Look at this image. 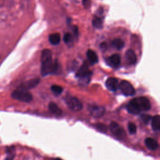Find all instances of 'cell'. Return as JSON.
Segmentation results:
<instances>
[{
  "mask_svg": "<svg viewBox=\"0 0 160 160\" xmlns=\"http://www.w3.org/2000/svg\"><path fill=\"white\" fill-rule=\"evenodd\" d=\"M151 109V103L145 97H138L132 99L127 105L128 112L133 115H138L141 112H147Z\"/></svg>",
  "mask_w": 160,
  "mask_h": 160,
  "instance_id": "cell-1",
  "label": "cell"
},
{
  "mask_svg": "<svg viewBox=\"0 0 160 160\" xmlns=\"http://www.w3.org/2000/svg\"><path fill=\"white\" fill-rule=\"evenodd\" d=\"M41 72L43 76L53 73V61L51 51L48 49L43 50L41 58Z\"/></svg>",
  "mask_w": 160,
  "mask_h": 160,
  "instance_id": "cell-2",
  "label": "cell"
},
{
  "mask_svg": "<svg viewBox=\"0 0 160 160\" xmlns=\"http://www.w3.org/2000/svg\"><path fill=\"white\" fill-rule=\"evenodd\" d=\"M92 74V71L89 69L88 63L87 62H85L76 72V76L81 80L80 85L85 86L89 83Z\"/></svg>",
  "mask_w": 160,
  "mask_h": 160,
  "instance_id": "cell-3",
  "label": "cell"
},
{
  "mask_svg": "<svg viewBox=\"0 0 160 160\" xmlns=\"http://www.w3.org/2000/svg\"><path fill=\"white\" fill-rule=\"evenodd\" d=\"M11 97L15 99L25 103H30L33 98L32 94L28 90L20 88L12 92Z\"/></svg>",
  "mask_w": 160,
  "mask_h": 160,
  "instance_id": "cell-4",
  "label": "cell"
},
{
  "mask_svg": "<svg viewBox=\"0 0 160 160\" xmlns=\"http://www.w3.org/2000/svg\"><path fill=\"white\" fill-rule=\"evenodd\" d=\"M112 134L118 139L123 140L126 137V132L124 129L117 123L112 122L110 126Z\"/></svg>",
  "mask_w": 160,
  "mask_h": 160,
  "instance_id": "cell-5",
  "label": "cell"
},
{
  "mask_svg": "<svg viewBox=\"0 0 160 160\" xmlns=\"http://www.w3.org/2000/svg\"><path fill=\"white\" fill-rule=\"evenodd\" d=\"M65 101L69 108L73 111H80L83 108L82 103L76 97L68 96L66 98Z\"/></svg>",
  "mask_w": 160,
  "mask_h": 160,
  "instance_id": "cell-6",
  "label": "cell"
},
{
  "mask_svg": "<svg viewBox=\"0 0 160 160\" xmlns=\"http://www.w3.org/2000/svg\"><path fill=\"white\" fill-rule=\"evenodd\" d=\"M122 93L126 96H131L135 94V90L133 85L128 81L123 80L119 85Z\"/></svg>",
  "mask_w": 160,
  "mask_h": 160,
  "instance_id": "cell-7",
  "label": "cell"
},
{
  "mask_svg": "<svg viewBox=\"0 0 160 160\" xmlns=\"http://www.w3.org/2000/svg\"><path fill=\"white\" fill-rule=\"evenodd\" d=\"M40 80L39 78H33L22 83L18 87L20 89L28 90L35 88L39 83Z\"/></svg>",
  "mask_w": 160,
  "mask_h": 160,
  "instance_id": "cell-8",
  "label": "cell"
},
{
  "mask_svg": "<svg viewBox=\"0 0 160 160\" xmlns=\"http://www.w3.org/2000/svg\"><path fill=\"white\" fill-rule=\"evenodd\" d=\"M89 111L91 115L95 118H100L105 113V109L104 107L97 105L90 106L89 108Z\"/></svg>",
  "mask_w": 160,
  "mask_h": 160,
  "instance_id": "cell-9",
  "label": "cell"
},
{
  "mask_svg": "<svg viewBox=\"0 0 160 160\" xmlns=\"http://www.w3.org/2000/svg\"><path fill=\"white\" fill-rule=\"evenodd\" d=\"M105 85L109 90L112 91H117L118 88V81L115 78H108L106 81Z\"/></svg>",
  "mask_w": 160,
  "mask_h": 160,
  "instance_id": "cell-10",
  "label": "cell"
},
{
  "mask_svg": "<svg viewBox=\"0 0 160 160\" xmlns=\"http://www.w3.org/2000/svg\"><path fill=\"white\" fill-rule=\"evenodd\" d=\"M88 60L91 65H94L97 63L98 62V57L96 54V53L94 52L93 50L89 49L86 53Z\"/></svg>",
  "mask_w": 160,
  "mask_h": 160,
  "instance_id": "cell-11",
  "label": "cell"
},
{
  "mask_svg": "<svg viewBox=\"0 0 160 160\" xmlns=\"http://www.w3.org/2000/svg\"><path fill=\"white\" fill-rule=\"evenodd\" d=\"M125 57H126V60L130 64L135 65L136 63L137 57H136V55L133 50H132V49L128 50L126 53Z\"/></svg>",
  "mask_w": 160,
  "mask_h": 160,
  "instance_id": "cell-12",
  "label": "cell"
},
{
  "mask_svg": "<svg viewBox=\"0 0 160 160\" xmlns=\"http://www.w3.org/2000/svg\"><path fill=\"white\" fill-rule=\"evenodd\" d=\"M48 108H49V110L53 115H55L56 116H61L62 115V110L58 107V105L55 103L51 102L49 104Z\"/></svg>",
  "mask_w": 160,
  "mask_h": 160,
  "instance_id": "cell-13",
  "label": "cell"
},
{
  "mask_svg": "<svg viewBox=\"0 0 160 160\" xmlns=\"http://www.w3.org/2000/svg\"><path fill=\"white\" fill-rule=\"evenodd\" d=\"M145 144L147 148L152 151H154L158 148V143L157 141L151 138H147L145 139Z\"/></svg>",
  "mask_w": 160,
  "mask_h": 160,
  "instance_id": "cell-14",
  "label": "cell"
},
{
  "mask_svg": "<svg viewBox=\"0 0 160 160\" xmlns=\"http://www.w3.org/2000/svg\"><path fill=\"white\" fill-rule=\"evenodd\" d=\"M109 60L111 65L115 68L119 67L121 64V58L118 54H114L112 55L110 57Z\"/></svg>",
  "mask_w": 160,
  "mask_h": 160,
  "instance_id": "cell-15",
  "label": "cell"
},
{
  "mask_svg": "<svg viewBox=\"0 0 160 160\" xmlns=\"http://www.w3.org/2000/svg\"><path fill=\"white\" fill-rule=\"evenodd\" d=\"M151 128L153 131H157L160 129V117L156 115L151 118Z\"/></svg>",
  "mask_w": 160,
  "mask_h": 160,
  "instance_id": "cell-16",
  "label": "cell"
},
{
  "mask_svg": "<svg viewBox=\"0 0 160 160\" xmlns=\"http://www.w3.org/2000/svg\"><path fill=\"white\" fill-rule=\"evenodd\" d=\"M49 41L51 44L53 45H57L60 43L61 36L59 33H53L49 35Z\"/></svg>",
  "mask_w": 160,
  "mask_h": 160,
  "instance_id": "cell-17",
  "label": "cell"
},
{
  "mask_svg": "<svg viewBox=\"0 0 160 160\" xmlns=\"http://www.w3.org/2000/svg\"><path fill=\"white\" fill-rule=\"evenodd\" d=\"M7 157L5 160H13L15 156V147L14 146H9L6 150Z\"/></svg>",
  "mask_w": 160,
  "mask_h": 160,
  "instance_id": "cell-18",
  "label": "cell"
},
{
  "mask_svg": "<svg viewBox=\"0 0 160 160\" xmlns=\"http://www.w3.org/2000/svg\"><path fill=\"white\" fill-rule=\"evenodd\" d=\"M112 46L113 48L118 50H120L125 46V42L119 38L115 39L112 42Z\"/></svg>",
  "mask_w": 160,
  "mask_h": 160,
  "instance_id": "cell-19",
  "label": "cell"
},
{
  "mask_svg": "<svg viewBox=\"0 0 160 160\" xmlns=\"http://www.w3.org/2000/svg\"><path fill=\"white\" fill-rule=\"evenodd\" d=\"M92 24L94 28L96 29H101L103 28V20L99 17H96L93 19Z\"/></svg>",
  "mask_w": 160,
  "mask_h": 160,
  "instance_id": "cell-20",
  "label": "cell"
},
{
  "mask_svg": "<svg viewBox=\"0 0 160 160\" xmlns=\"http://www.w3.org/2000/svg\"><path fill=\"white\" fill-rule=\"evenodd\" d=\"M51 91L53 92V93L56 95L61 94L63 91V89L62 86H60L59 85H53L51 87Z\"/></svg>",
  "mask_w": 160,
  "mask_h": 160,
  "instance_id": "cell-21",
  "label": "cell"
},
{
  "mask_svg": "<svg viewBox=\"0 0 160 160\" xmlns=\"http://www.w3.org/2000/svg\"><path fill=\"white\" fill-rule=\"evenodd\" d=\"M128 128V131L130 134L135 135L136 133L137 127H136V125L135 124H134L133 123H129Z\"/></svg>",
  "mask_w": 160,
  "mask_h": 160,
  "instance_id": "cell-22",
  "label": "cell"
},
{
  "mask_svg": "<svg viewBox=\"0 0 160 160\" xmlns=\"http://www.w3.org/2000/svg\"><path fill=\"white\" fill-rule=\"evenodd\" d=\"M95 127L96 128V129L102 132V133H106L108 131V128L106 127V125H104V124L102 123H97L95 125Z\"/></svg>",
  "mask_w": 160,
  "mask_h": 160,
  "instance_id": "cell-23",
  "label": "cell"
},
{
  "mask_svg": "<svg viewBox=\"0 0 160 160\" xmlns=\"http://www.w3.org/2000/svg\"><path fill=\"white\" fill-rule=\"evenodd\" d=\"M72 39H73V38L70 33H66L63 36V41L65 43H70V42L72 41Z\"/></svg>",
  "mask_w": 160,
  "mask_h": 160,
  "instance_id": "cell-24",
  "label": "cell"
},
{
  "mask_svg": "<svg viewBox=\"0 0 160 160\" xmlns=\"http://www.w3.org/2000/svg\"><path fill=\"white\" fill-rule=\"evenodd\" d=\"M141 118L144 121V123H148L150 121V120H151V117L148 115H143L141 117Z\"/></svg>",
  "mask_w": 160,
  "mask_h": 160,
  "instance_id": "cell-25",
  "label": "cell"
},
{
  "mask_svg": "<svg viewBox=\"0 0 160 160\" xmlns=\"http://www.w3.org/2000/svg\"><path fill=\"white\" fill-rule=\"evenodd\" d=\"M90 1L89 0H83V5L84 6V7H85L86 8H88L90 6Z\"/></svg>",
  "mask_w": 160,
  "mask_h": 160,
  "instance_id": "cell-26",
  "label": "cell"
},
{
  "mask_svg": "<svg viewBox=\"0 0 160 160\" xmlns=\"http://www.w3.org/2000/svg\"><path fill=\"white\" fill-rule=\"evenodd\" d=\"M73 32H74V34L76 36H78V28L77 26H75L73 28Z\"/></svg>",
  "mask_w": 160,
  "mask_h": 160,
  "instance_id": "cell-27",
  "label": "cell"
},
{
  "mask_svg": "<svg viewBox=\"0 0 160 160\" xmlns=\"http://www.w3.org/2000/svg\"><path fill=\"white\" fill-rule=\"evenodd\" d=\"M106 43H103L102 44H101V45H100V47L101 48H106Z\"/></svg>",
  "mask_w": 160,
  "mask_h": 160,
  "instance_id": "cell-28",
  "label": "cell"
},
{
  "mask_svg": "<svg viewBox=\"0 0 160 160\" xmlns=\"http://www.w3.org/2000/svg\"><path fill=\"white\" fill-rule=\"evenodd\" d=\"M54 160H63V159H60V158H56V159H54Z\"/></svg>",
  "mask_w": 160,
  "mask_h": 160,
  "instance_id": "cell-29",
  "label": "cell"
}]
</instances>
